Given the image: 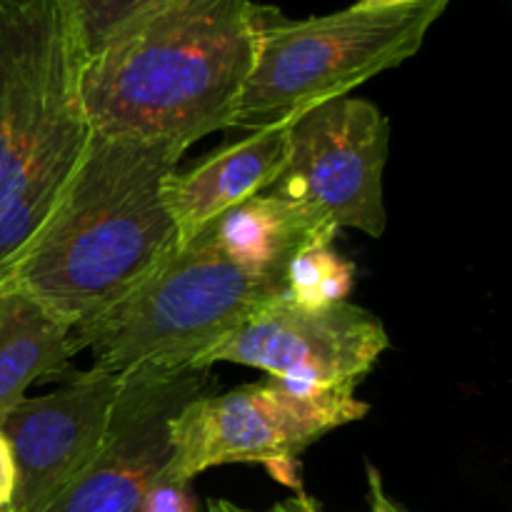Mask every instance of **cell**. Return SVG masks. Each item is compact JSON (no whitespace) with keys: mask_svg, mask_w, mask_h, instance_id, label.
Wrapping results in <instances>:
<instances>
[{"mask_svg":"<svg viewBox=\"0 0 512 512\" xmlns=\"http://www.w3.org/2000/svg\"><path fill=\"white\" fill-rule=\"evenodd\" d=\"M185 150L95 133L58 203L5 278L75 330L98 323L175 250L163 183Z\"/></svg>","mask_w":512,"mask_h":512,"instance_id":"cell-1","label":"cell"},{"mask_svg":"<svg viewBox=\"0 0 512 512\" xmlns=\"http://www.w3.org/2000/svg\"><path fill=\"white\" fill-rule=\"evenodd\" d=\"M263 13L253 0H173L125 25L85 68L95 133L188 150L230 130Z\"/></svg>","mask_w":512,"mask_h":512,"instance_id":"cell-2","label":"cell"},{"mask_svg":"<svg viewBox=\"0 0 512 512\" xmlns=\"http://www.w3.org/2000/svg\"><path fill=\"white\" fill-rule=\"evenodd\" d=\"M73 0H0V280L78 170L95 130Z\"/></svg>","mask_w":512,"mask_h":512,"instance_id":"cell-3","label":"cell"},{"mask_svg":"<svg viewBox=\"0 0 512 512\" xmlns=\"http://www.w3.org/2000/svg\"><path fill=\"white\" fill-rule=\"evenodd\" d=\"M450 0L388 8H350L290 20L265 8L253 68L230 130L288 125L305 110L353 93L375 75L398 68L425 43Z\"/></svg>","mask_w":512,"mask_h":512,"instance_id":"cell-4","label":"cell"},{"mask_svg":"<svg viewBox=\"0 0 512 512\" xmlns=\"http://www.w3.org/2000/svg\"><path fill=\"white\" fill-rule=\"evenodd\" d=\"M280 295L283 288L238 268L203 228L98 323L75 330L73 350H90L100 373L195 370L208 350Z\"/></svg>","mask_w":512,"mask_h":512,"instance_id":"cell-5","label":"cell"},{"mask_svg":"<svg viewBox=\"0 0 512 512\" xmlns=\"http://www.w3.org/2000/svg\"><path fill=\"white\" fill-rule=\"evenodd\" d=\"M355 390L353 383L265 378L228 393L198 395L170 420V460L163 478L190 485L220 465L300 458L323 435L370 413Z\"/></svg>","mask_w":512,"mask_h":512,"instance_id":"cell-6","label":"cell"},{"mask_svg":"<svg viewBox=\"0 0 512 512\" xmlns=\"http://www.w3.org/2000/svg\"><path fill=\"white\" fill-rule=\"evenodd\" d=\"M388 155L390 123L383 110L370 100L343 95L288 123V155L268 193L298 205L335 233L353 228L383 238Z\"/></svg>","mask_w":512,"mask_h":512,"instance_id":"cell-7","label":"cell"},{"mask_svg":"<svg viewBox=\"0 0 512 512\" xmlns=\"http://www.w3.org/2000/svg\"><path fill=\"white\" fill-rule=\"evenodd\" d=\"M388 348L385 325L360 305L343 300L325 308H303L280 295L225 335L195 370L235 363L263 370L268 378L360 385Z\"/></svg>","mask_w":512,"mask_h":512,"instance_id":"cell-8","label":"cell"},{"mask_svg":"<svg viewBox=\"0 0 512 512\" xmlns=\"http://www.w3.org/2000/svg\"><path fill=\"white\" fill-rule=\"evenodd\" d=\"M210 390L208 370L125 373L103 448L43 512H140L170 460V420Z\"/></svg>","mask_w":512,"mask_h":512,"instance_id":"cell-9","label":"cell"},{"mask_svg":"<svg viewBox=\"0 0 512 512\" xmlns=\"http://www.w3.org/2000/svg\"><path fill=\"white\" fill-rule=\"evenodd\" d=\"M123 375L83 370L63 388L23 398L0 425L15 458L13 512H43L93 463L108 435Z\"/></svg>","mask_w":512,"mask_h":512,"instance_id":"cell-10","label":"cell"},{"mask_svg":"<svg viewBox=\"0 0 512 512\" xmlns=\"http://www.w3.org/2000/svg\"><path fill=\"white\" fill-rule=\"evenodd\" d=\"M288 155V125L248 130L230 140L190 170L170 173L163 183V203L178 233V243L208 228L253 195L273 188Z\"/></svg>","mask_w":512,"mask_h":512,"instance_id":"cell-11","label":"cell"},{"mask_svg":"<svg viewBox=\"0 0 512 512\" xmlns=\"http://www.w3.org/2000/svg\"><path fill=\"white\" fill-rule=\"evenodd\" d=\"M73 325L15 280H0V425L45 375L68 368Z\"/></svg>","mask_w":512,"mask_h":512,"instance_id":"cell-12","label":"cell"},{"mask_svg":"<svg viewBox=\"0 0 512 512\" xmlns=\"http://www.w3.org/2000/svg\"><path fill=\"white\" fill-rule=\"evenodd\" d=\"M218 248L253 278L273 283L285 293V270L293 255L320 235L335 238L305 210L273 193H260L230 208L208 225Z\"/></svg>","mask_w":512,"mask_h":512,"instance_id":"cell-13","label":"cell"},{"mask_svg":"<svg viewBox=\"0 0 512 512\" xmlns=\"http://www.w3.org/2000/svg\"><path fill=\"white\" fill-rule=\"evenodd\" d=\"M335 238H320L305 243L285 270V298L303 308H325L343 303L353 290L355 265L335 250Z\"/></svg>","mask_w":512,"mask_h":512,"instance_id":"cell-14","label":"cell"},{"mask_svg":"<svg viewBox=\"0 0 512 512\" xmlns=\"http://www.w3.org/2000/svg\"><path fill=\"white\" fill-rule=\"evenodd\" d=\"M173 0H73L83 23L90 55L103 48L125 25L163 8Z\"/></svg>","mask_w":512,"mask_h":512,"instance_id":"cell-15","label":"cell"},{"mask_svg":"<svg viewBox=\"0 0 512 512\" xmlns=\"http://www.w3.org/2000/svg\"><path fill=\"white\" fill-rule=\"evenodd\" d=\"M140 512H200V508L190 485L158 478L145 493Z\"/></svg>","mask_w":512,"mask_h":512,"instance_id":"cell-16","label":"cell"},{"mask_svg":"<svg viewBox=\"0 0 512 512\" xmlns=\"http://www.w3.org/2000/svg\"><path fill=\"white\" fill-rule=\"evenodd\" d=\"M15 485H18V473H15L13 450H10L8 438L0 430V508L13 505Z\"/></svg>","mask_w":512,"mask_h":512,"instance_id":"cell-17","label":"cell"},{"mask_svg":"<svg viewBox=\"0 0 512 512\" xmlns=\"http://www.w3.org/2000/svg\"><path fill=\"white\" fill-rule=\"evenodd\" d=\"M263 468L268 470V475L275 480V483L285 485V488L293 490L295 495L305 493V490H303V473H300V460L298 458L270 460V463H265Z\"/></svg>","mask_w":512,"mask_h":512,"instance_id":"cell-18","label":"cell"},{"mask_svg":"<svg viewBox=\"0 0 512 512\" xmlns=\"http://www.w3.org/2000/svg\"><path fill=\"white\" fill-rule=\"evenodd\" d=\"M365 473H368L370 488V512H400V503H395V500L385 493V485L378 468H375L373 463H365Z\"/></svg>","mask_w":512,"mask_h":512,"instance_id":"cell-19","label":"cell"},{"mask_svg":"<svg viewBox=\"0 0 512 512\" xmlns=\"http://www.w3.org/2000/svg\"><path fill=\"white\" fill-rule=\"evenodd\" d=\"M280 505H283L285 512H323L318 508V503H315L313 498H308L305 493L295 495V498L285 500V503H280Z\"/></svg>","mask_w":512,"mask_h":512,"instance_id":"cell-20","label":"cell"},{"mask_svg":"<svg viewBox=\"0 0 512 512\" xmlns=\"http://www.w3.org/2000/svg\"><path fill=\"white\" fill-rule=\"evenodd\" d=\"M205 512H255L248 508H240V505L230 503V500H208V508Z\"/></svg>","mask_w":512,"mask_h":512,"instance_id":"cell-21","label":"cell"},{"mask_svg":"<svg viewBox=\"0 0 512 512\" xmlns=\"http://www.w3.org/2000/svg\"><path fill=\"white\" fill-rule=\"evenodd\" d=\"M405 3H418V0H358L355 5H360V8H388V5H405Z\"/></svg>","mask_w":512,"mask_h":512,"instance_id":"cell-22","label":"cell"},{"mask_svg":"<svg viewBox=\"0 0 512 512\" xmlns=\"http://www.w3.org/2000/svg\"><path fill=\"white\" fill-rule=\"evenodd\" d=\"M265 512H285V510H283V505L278 503V505H273V508H270V510H265Z\"/></svg>","mask_w":512,"mask_h":512,"instance_id":"cell-23","label":"cell"},{"mask_svg":"<svg viewBox=\"0 0 512 512\" xmlns=\"http://www.w3.org/2000/svg\"><path fill=\"white\" fill-rule=\"evenodd\" d=\"M0 512H13V508H0Z\"/></svg>","mask_w":512,"mask_h":512,"instance_id":"cell-24","label":"cell"},{"mask_svg":"<svg viewBox=\"0 0 512 512\" xmlns=\"http://www.w3.org/2000/svg\"><path fill=\"white\" fill-rule=\"evenodd\" d=\"M400 512H410L408 508H403V505H400Z\"/></svg>","mask_w":512,"mask_h":512,"instance_id":"cell-25","label":"cell"}]
</instances>
